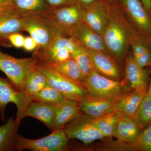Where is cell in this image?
<instances>
[{
    "mask_svg": "<svg viewBox=\"0 0 151 151\" xmlns=\"http://www.w3.org/2000/svg\"><path fill=\"white\" fill-rule=\"evenodd\" d=\"M0 6L12 9L13 4L12 0H0Z\"/></svg>",
    "mask_w": 151,
    "mask_h": 151,
    "instance_id": "obj_36",
    "label": "cell"
},
{
    "mask_svg": "<svg viewBox=\"0 0 151 151\" xmlns=\"http://www.w3.org/2000/svg\"><path fill=\"white\" fill-rule=\"evenodd\" d=\"M78 44L71 38L57 36L51 44L42 50H35L33 55L38 60L48 64H55L70 59Z\"/></svg>",
    "mask_w": 151,
    "mask_h": 151,
    "instance_id": "obj_10",
    "label": "cell"
},
{
    "mask_svg": "<svg viewBox=\"0 0 151 151\" xmlns=\"http://www.w3.org/2000/svg\"><path fill=\"white\" fill-rule=\"evenodd\" d=\"M103 0H75L76 4L78 5L84 9H86L95 3Z\"/></svg>",
    "mask_w": 151,
    "mask_h": 151,
    "instance_id": "obj_35",
    "label": "cell"
},
{
    "mask_svg": "<svg viewBox=\"0 0 151 151\" xmlns=\"http://www.w3.org/2000/svg\"><path fill=\"white\" fill-rule=\"evenodd\" d=\"M47 64L58 73L83 85L85 77L77 63L72 58L59 63Z\"/></svg>",
    "mask_w": 151,
    "mask_h": 151,
    "instance_id": "obj_24",
    "label": "cell"
},
{
    "mask_svg": "<svg viewBox=\"0 0 151 151\" xmlns=\"http://www.w3.org/2000/svg\"><path fill=\"white\" fill-rule=\"evenodd\" d=\"M109 4L110 21L102 37L108 52L120 65L124 63L131 44L139 33L128 20L116 0Z\"/></svg>",
    "mask_w": 151,
    "mask_h": 151,
    "instance_id": "obj_1",
    "label": "cell"
},
{
    "mask_svg": "<svg viewBox=\"0 0 151 151\" xmlns=\"http://www.w3.org/2000/svg\"><path fill=\"white\" fill-rule=\"evenodd\" d=\"M83 114L80 102L65 99L56 106L55 115L50 130L53 132L62 129L68 123L78 119Z\"/></svg>",
    "mask_w": 151,
    "mask_h": 151,
    "instance_id": "obj_16",
    "label": "cell"
},
{
    "mask_svg": "<svg viewBox=\"0 0 151 151\" xmlns=\"http://www.w3.org/2000/svg\"><path fill=\"white\" fill-rule=\"evenodd\" d=\"M70 38L86 49L102 51L111 55L103 37L84 22H79L74 27Z\"/></svg>",
    "mask_w": 151,
    "mask_h": 151,
    "instance_id": "obj_13",
    "label": "cell"
},
{
    "mask_svg": "<svg viewBox=\"0 0 151 151\" xmlns=\"http://www.w3.org/2000/svg\"><path fill=\"white\" fill-rule=\"evenodd\" d=\"M20 15L22 22L23 31L28 33L37 43L35 50H43L47 48L57 36L50 11Z\"/></svg>",
    "mask_w": 151,
    "mask_h": 151,
    "instance_id": "obj_2",
    "label": "cell"
},
{
    "mask_svg": "<svg viewBox=\"0 0 151 151\" xmlns=\"http://www.w3.org/2000/svg\"><path fill=\"white\" fill-rule=\"evenodd\" d=\"M13 10L19 15L50 11L45 0H12Z\"/></svg>",
    "mask_w": 151,
    "mask_h": 151,
    "instance_id": "obj_26",
    "label": "cell"
},
{
    "mask_svg": "<svg viewBox=\"0 0 151 151\" xmlns=\"http://www.w3.org/2000/svg\"><path fill=\"white\" fill-rule=\"evenodd\" d=\"M110 4L103 0L84 9L83 22L103 36L110 21Z\"/></svg>",
    "mask_w": 151,
    "mask_h": 151,
    "instance_id": "obj_14",
    "label": "cell"
},
{
    "mask_svg": "<svg viewBox=\"0 0 151 151\" xmlns=\"http://www.w3.org/2000/svg\"><path fill=\"white\" fill-rule=\"evenodd\" d=\"M71 57L77 63L85 78L94 70L86 49L80 45L78 44L77 47L71 53Z\"/></svg>",
    "mask_w": 151,
    "mask_h": 151,
    "instance_id": "obj_30",
    "label": "cell"
},
{
    "mask_svg": "<svg viewBox=\"0 0 151 151\" xmlns=\"http://www.w3.org/2000/svg\"><path fill=\"white\" fill-rule=\"evenodd\" d=\"M149 67H150L149 70H150V84H149V88L148 89L147 92V94L151 97V65H150Z\"/></svg>",
    "mask_w": 151,
    "mask_h": 151,
    "instance_id": "obj_38",
    "label": "cell"
},
{
    "mask_svg": "<svg viewBox=\"0 0 151 151\" xmlns=\"http://www.w3.org/2000/svg\"><path fill=\"white\" fill-rule=\"evenodd\" d=\"M146 94L133 90L116 102L113 107V112L122 116L133 118Z\"/></svg>",
    "mask_w": 151,
    "mask_h": 151,
    "instance_id": "obj_23",
    "label": "cell"
},
{
    "mask_svg": "<svg viewBox=\"0 0 151 151\" xmlns=\"http://www.w3.org/2000/svg\"><path fill=\"white\" fill-rule=\"evenodd\" d=\"M84 9L77 4L50 11L57 36L70 38L73 28L83 21Z\"/></svg>",
    "mask_w": 151,
    "mask_h": 151,
    "instance_id": "obj_9",
    "label": "cell"
},
{
    "mask_svg": "<svg viewBox=\"0 0 151 151\" xmlns=\"http://www.w3.org/2000/svg\"><path fill=\"white\" fill-rule=\"evenodd\" d=\"M117 101L97 99L88 96L80 103L82 113L95 119L113 112V107Z\"/></svg>",
    "mask_w": 151,
    "mask_h": 151,
    "instance_id": "obj_18",
    "label": "cell"
},
{
    "mask_svg": "<svg viewBox=\"0 0 151 151\" xmlns=\"http://www.w3.org/2000/svg\"><path fill=\"white\" fill-rule=\"evenodd\" d=\"M142 131L131 117L122 116L116 123L113 136L121 140L134 144Z\"/></svg>",
    "mask_w": 151,
    "mask_h": 151,
    "instance_id": "obj_21",
    "label": "cell"
},
{
    "mask_svg": "<svg viewBox=\"0 0 151 151\" xmlns=\"http://www.w3.org/2000/svg\"><path fill=\"white\" fill-rule=\"evenodd\" d=\"M122 116L113 112L98 119H93V123L104 137H108L113 136L115 125Z\"/></svg>",
    "mask_w": 151,
    "mask_h": 151,
    "instance_id": "obj_28",
    "label": "cell"
},
{
    "mask_svg": "<svg viewBox=\"0 0 151 151\" xmlns=\"http://www.w3.org/2000/svg\"><path fill=\"white\" fill-rule=\"evenodd\" d=\"M23 31L21 16L12 9L0 15V46L11 47L9 36Z\"/></svg>",
    "mask_w": 151,
    "mask_h": 151,
    "instance_id": "obj_17",
    "label": "cell"
},
{
    "mask_svg": "<svg viewBox=\"0 0 151 151\" xmlns=\"http://www.w3.org/2000/svg\"><path fill=\"white\" fill-rule=\"evenodd\" d=\"M144 7L148 11L150 12L151 9V0H140Z\"/></svg>",
    "mask_w": 151,
    "mask_h": 151,
    "instance_id": "obj_37",
    "label": "cell"
},
{
    "mask_svg": "<svg viewBox=\"0 0 151 151\" xmlns=\"http://www.w3.org/2000/svg\"><path fill=\"white\" fill-rule=\"evenodd\" d=\"M83 85L90 97L115 101L129 93L132 89L124 81L107 78L94 70L85 78Z\"/></svg>",
    "mask_w": 151,
    "mask_h": 151,
    "instance_id": "obj_3",
    "label": "cell"
},
{
    "mask_svg": "<svg viewBox=\"0 0 151 151\" xmlns=\"http://www.w3.org/2000/svg\"><path fill=\"white\" fill-rule=\"evenodd\" d=\"M31 97L33 100L42 101L56 106L59 105L65 100L56 89L48 84L43 89Z\"/></svg>",
    "mask_w": 151,
    "mask_h": 151,
    "instance_id": "obj_29",
    "label": "cell"
},
{
    "mask_svg": "<svg viewBox=\"0 0 151 151\" xmlns=\"http://www.w3.org/2000/svg\"><path fill=\"white\" fill-rule=\"evenodd\" d=\"M86 50L96 72L107 78L121 80L123 72L119 63L111 55L102 51Z\"/></svg>",
    "mask_w": 151,
    "mask_h": 151,
    "instance_id": "obj_15",
    "label": "cell"
},
{
    "mask_svg": "<svg viewBox=\"0 0 151 151\" xmlns=\"http://www.w3.org/2000/svg\"><path fill=\"white\" fill-rule=\"evenodd\" d=\"M106 1H108V3H111L113 2L114 1L116 0H106Z\"/></svg>",
    "mask_w": 151,
    "mask_h": 151,
    "instance_id": "obj_40",
    "label": "cell"
},
{
    "mask_svg": "<svg viewBox=\"0 0 151 151\" xmlns=\"http://www.w3.org/2000/svg\"><path fill=\"white\" fill-rule=\"evenodd\" d=\"M33 65L44 76L47 84L56 89L65 99L80 102L89 96L84 85L58 73L46 63L37 59Z\"/></svg>",
    "mask_w": 151,
    "mask_h": 151,
    "instance_id": "obj_4",
    "label": "cell"
},
{
    "mask_svg": "<svg viewBox=\"0 0 151 151\" xmlns=\"http://www.w3.org/2000/svg\"><path fill=\"white\" fill-rule=\"evenodd\" d=\"M132 26L139 33L151 37V13L140 0H116Z\"/></svg>",
    "mask_w": 151,
    "mask_h": 151,
    "instance_id": "obj_8",
    "label": "cell"
},
{
    "mask_svg": "<svg viewBox=\"0 0 151 151\" xmlns=\"http://www.w3.org/2000/svg\"><path fill=\"white\" fill-rule=\"evenodd\" d=\"M151 13V11H150Z\"/></svg>",
    "mask_w": 151,
    "mask_h": 151,
    "instance_id": "obj_41",
    "label": "cell"
},
{
    "mask_svg": "<svg viewBox=\"0 0 151 151\" xmlns=\"http://www.w3.org/2000/svg\"><path fill=\"white\" fill-rule=\"evenodd\" d=\"M32 99L27 93L16 89L9 79L0 77V118L5 122V111L7 105L13 103L17 108L16 121L21 123L24 118V113L27 106Z\"/></svg>",
    "mask_w": 151,
    "mask_h": 151,
    "instance_id": "obj_6",
    "label": "cell"
},
{
    "mask_svg": "<svg viewBox=\"0 0 151 151\" xmlns=\"http://www.w3.org/2000/svg\"><path fill=\"white\" fill-rule=\"evenodd\" d=\"M33 64L27 75L24 87V92L31 97L40 92L47 84L44 76L34 67Z\"/></svg>",
    "mask_w": 151,
    "mask_h": 151,
    "instance_id": "obj_25",
    "label": "cell"
},
{
    "mask_svg": "<svg viewBox=\"0 0 151 151\" xmlns=\"http://www.w3.org/2000/svg\"><path fill=\"white\" fill-rule=\"evenodd\" d=\"M37 44L35 40L31 37H27L24 38L23 48L27 51H32L37 48Z\"/></svg>",
    "mask_w": 151,
    "mask_h": 151,
    "instance_id": "obj_34",
    "label": "cell"
},
{
    "mask_svg": "<svg viewBox=\"0 0 151 151\" xmlns=\"http://www.w3.org/2000/svg\"><path fill=\"white\" fill-rule=\"evenodd\" d=\"M37 60L32 55L27 58H17L0 50V70L6 75L11 84L19 91H24L28 72Z\"/></svg>",
    "mask_w": 151,
    "mask_h": 151,
    "instance_id": "obj_5",
    "label": "cell"
},
{
    "mask_svg": "<svg viewBox=\"0 0 151 151\" xmlns=\"http://www.w3.org/2000/svg\"><path fill=\"white\" fill-rule=\"evenodd\" d=\"M132 119L142 131L151 124V97L147 93Z\"/></svg>",
    "mask_w": 151,
    "mask_h": 151,
    "instance_id": "obj_27",
    "label": "cell"
},
{
    "mask_svg": "<svg viewBox=\"0 0 151 151\" xmlns=\"http://www.w3.org/2000/svg\"><path fill=\"white\" fill-rule=\"evenodd\" d=\"M62 129L69 139H76L86 145L105 138L94 126L93 118L84 113Z\"/></svg>",
    "mask_w": 151,
    "mask_h": 151,
    "instance_id": "obj_11",
    "label": "cell"
},
{
    "mask_svg": "<svg viewBox=\"0 0 151 151\" xmlns=\"http://www.w3.org/2000/svg\"><path fill=\"white\" fill-rule=\"evenodd\" d=\"M132 54L140 67L151 65V37L144 34L139 33L131 44Z\"/></svg>",
    "mask_w": 151,
    "mask_h": 151,
    "instance_id": "obj_19",
    "label": "cell"
},
{
    "mask_svg": "<svg viewBox=\"0 0 151 151\" xmlns=\"http://www.w3.org/2000/svg\"><path fill=\"white\" fill-rule=\"evenodd\" d=\"M11 9L10 8H8L5 7L0 6V15L1 14H3V13L5 12L6 11Z\"/></svg>",
    "mask_w": 151,
    "mask_h": 151,
    "instance_id": "obj_39",
    "label": "cell"
},
{
    "mask_svg": "<svg viewBox=\"0 0 151 151\" xmlns=\"http://www.w3.org/2000/svg\"><path fill=\"white\" fill-rule=\"evenodd\" d=\"M24 38L19 33H14L9 36L8 40L11 46L16 48H22L23 47Z\"/></svg>",
    "mask_w": 151,
    "mask_h": 151,
    "instance_id": "obj_33",
    "label": "cell"
},
{
    "mask_svg": "<svg viewBox=\"0 0 151 151\" xmlns=\"http://www.w3.org/2000/svg\"><path fill=\"white\" fill-rule=\"evenodd\" d=\"M50 11L76 4L75 0H45Z\"/></svg>",
    "mask_w": 151,
    "mask_h": 151,
    "instance_id": "obj_32",
    "label": "cell"
},
{
    "mask_svg": "<svg viewBox=\"0 0 151 151\" xmlns=\"http://www.w3.org/2000/svg\"><path fill=\"white\" fill-rule=\"evenodd\" d=\"M140 67L135 61L132 53H129L124 62L125 81L132 89L147 93L150 81L149 69Z\"/></svg>",
    "mask_w": 151,
    "mask_h": 151,
    "instance_id": "obj_12",
    "label": "cell"
},
{
    "mask_svg": "<svg viewBox=\"0 0 151 151\" xmlns=\"http://www.w3.org/2000/svg\"><path fill=\"white\" fill-rule=\"evenodd\" d=\"M133 145L139 150L151 151V124L141 132L137 140Z\"/></svg>",
    "mask_w": 151,
    "mask_h": 151,
    "instance_id": "obj_31",
    "label": "cell"
},
{
    "mask_svg": "<svg viewBox=\"0 0 151 151\" xmlns=\"http://www.w3.org/2000/svg\"><path fill=\"white\" fill-rule=\"evenodd\" d=\"M11 116L4 124L0 126V151L17 150L18 130L21 123Z\"/></svg>",
    "mask_w": 151,
    "mask_h": 151,
    "instance_id": "obj_22",
    "label": "cell"
},
{
    "mask_svg": "<svg viewBox=\"0 0 151 151\" xmlns=\"http://www.w3.org/2000/svg\"><path fill=\"white\" fill-rule=\"evenodd\" d=\"M50 134L36 139H28L19 135L17 150L35 151H63L67 149L69 139L63 129L52 132Z\"/></svg>",
    "mask_w": 151,
    "mask_h": 151,
    "instance_id": "obj_7",
    "label": "cell"
},
{
    "mask_svg": "<svg viewBox=\"0 0 151 151\" xmlns=\"http://www.w3.org/2000/svg\"><path fill=\"white\" fill-rule=\"evenodd\" d=\"M56 106L40 101L33 100L27 106L24 118L33 117L42 122L51 129L56 111Z\"/></svg>",
    "mask_w": 151,
    "mask_h": 151,
    "instance_id": "obj_20",
    "label": "cell"
}]
</instances>
